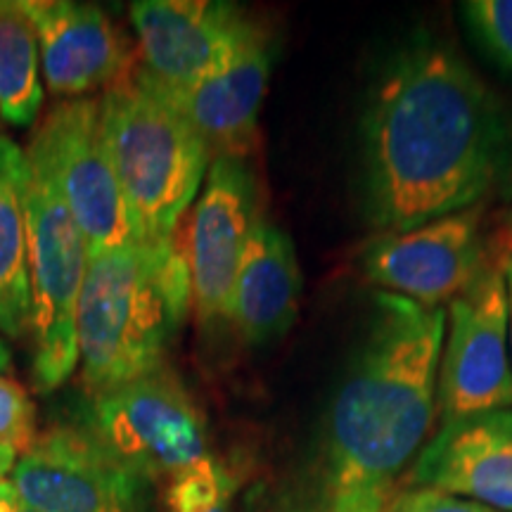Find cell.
Here are the masks:
<instances>
[{"mask_svg": "<svg viewBox=\"0 0 512 512\" xmlns=\"http://www.w3.org/2000/svg\"><path fill=\"white\" fill-rule=\"evenodd\" d=\"M363 216L382 235L458 214L512 178V110L444 41L415 34L370 81L358 121Z\"/></svg>", "mask_w": 512, "mask_h": 512, "instance_id": "cell-1", "label": "cell"}, {"mask_svg": "<svg viewBox=\"0 0 512 512\" xmlns=\"http://www.w3.org/2000/svg\"><path fill=\"white\" fill-rule=\"evenodd\" d=\"M444 306L375 292L323 427L316 512H384L437 418Z\"/></svg>", "mask_w": 512, "mask_h": 512, "instance_id": "cell-2", "label": "cell"}, {"mask_svg": "<svg viewBox=\"0 0 512 512\" xmlns=\"http://www.w3.org/2000/svg\"><path fill=\"white\" fill-rule=\"evenodd\" d=\"M190 306V266L178 230L159 242L88 254L76 306L86 392L102 394L169 366L166 351Z\"/></svg>", "mask_w": 512, "mask_h": 512, "instance_id": "cell-3", "label": "cell"}, {"mask_svg": "<svg viewBox=\"0 0 512 512\" xmlns=\"http://www.w3.org/2000/svg\"><path fill=\"white\" fill-rule=\"evenodd\" d=\"M100 114L140 242L171 238L207 174V145L181 112L147 86L140 69L107 88Z\"/></svg>", "mask_w": 512, "mask_h": 512, "instance_id": "cell-4", "label": "cell"}, {"mask_svg": "<svg viewBox=\"0 0 512 512\" xmlns=\"http://www.w3.org/2000/svg\"><path fill=\"white\" fill-rule=\"evenodd\" d=\"M24 178V228L31 290L34 384L53 392L72 377L79 363L76 306L88 266V245L64 202L53 174L34 152Z\"/></svg>", "mask_w": 512, "mask_h": 512, "instance_id": "cell-5", "label": "cell"}, {"mask_svg": "<svg viewBox=\"0 0 512 512\" xmlns=\"http://www.w3.org/2000/svg\"><path fill=\"white\" fill-rule=\"evenodd\" d=\"M88 430L140 479H169L207 458V425L169 366L91 396Z\"/></svg>", "mask_w": 512, "mask_h": 512, "instance_id": "cell-6", "label": "cell"}, {"mask_svg": "<svg viewBox=\"0 0 512 512\" xmlns=\"http://www.w3.org/2000/svg\"><path fill=\"white\" fill-rule=\"evenodd\" d=\"M27 150L53 174L86 238L88 254L112 252L140 242L107 150L100 100L57 102L38 126Z\"/></svg>", "mask_w": 512, "mask_h": 512, "instance_id": "cell-7", "label": "cell"}, {"mask_svg": "<svg viewBox=\"0 0 512 512\" xmlns=\"http://www.w3.org/2000/svg\"><path fill=\"white\" fill-rule=\"evenodd\" d=\"M437 408L441 422L512 408L505 268L489 264L446 313Z\"/></svg>", "mask_w": 512, "mask_h": 512, "instance_id": "cell-8", "label": "cell"}, {"mask_svg": "<svg viewBox=\"0 0 512 512\" xmlns=\"http://www.w3.org/2000/svg\"><path fill=\"white\" fill-rule=\"evenodd\" d=\"M36 512H145V479L112 456L88 427H50L19 456L15 479Z\"/></svg>", "mask_w": 512, "mask_h": 512, "instance_id": "cell-9", "label": "cell"}, {"mask_svg": "<svg viewBox=\"0 0 512 512\" xmlns=\"http://www.w3.org/2000/svg\"><path fill=\"white\" fill-rule=\"evenodd\" d=\"M259 219V188L247 159L216 157L185 238L192 304L202 325L228 320L242 252Z\"/></svg>", "mask_w": 512, "mask_h": 512, "instance_id": "cell-10", "label": "cell"}, {"mask_svg": "<svg viewBox=\"0 0 512 512\" xmlns=\"http://www.w3.org/2000/svg\"><path fill=\"white\" fill-rule=\"evenodd\" d=\"M489 266L479 207L441 216L406 233L382 235L363 252V273L382 292L441 306Z\"/></svg>", "mask_w": 512, "mask_h": 512, "instance_id": "cell-11", "label": "cell"}, {"mask_svg": "<svg viewBox=\"0 0 512 512\" xmlns=\"http://www.w3.org/2000/svg\"><path fill=\"white\" fill-rule=\"evenodd\" d=\"M143 72L162 88H188L214 72L254 29L247 12L219 0H140L131 5Z\"/></svg>", "mask_w": 512, "mask_h": 512, "instance_id": "cell-12", "label": "cell"}, {"mask_svg": "<svg viewBox=\"0 0 512 512\" xmlns=\"http://www.w3.org/2000/svg\"><path fill=\"white\" fill-rule=\"evenodd\" d=\"M271 64V41L266 31L254 24L214 72L188 88L171 91L147 79L143 69L140 74L152 91L162 95L200 133L211 159H247L259 145V112Z\"/></svg>", "mask_w": 512, "mask_h": 512, "instance_id": "cell-13", "label": "cell"}, {"mask_svg": "<svg viewBox=\"0 0 512 512\" xmlns=\"http://www.w3.org/2000/svg\"><path fill=\"white\" fill-rule=\"evenodd\" d=\"M408 482L512 512V408L441 422Z\"/></svg>", "mask_w": 512, "mask_h": 512, "instance_id": "cell-14", "label": "cell"}, {"mask_svg": "<svg viewBox=\"0 0 512 512\" xmlns=\"http://www.w3.org/2000/svg\"><path fill=\"white\" fill-rule=\"evenodd\" d=\"M36 29L50 93L60 98L110 88L131 72V48L112 19L93 3L22 0Z\"/></svg>", "mask_w": 512, "mask_h": 512, "instance_id": "cell-15", "label": "cell"}, {"mask_svg": "<svg viewBox=\"0 0 512 512\" xmlns=\"http://www.w3.org/2000/svg\"><path fill=\"white\" fill-rule=\"evenodd\" d=\"M302 271L290 235L264 216L254 223L230 299V323L252 347L285 337L297 320Z\"/></svg>", "mask_w": 512, "mask_h": 512, "instance_id": "cell-16", "label": "cell"}, {"mask_svg": "<svg viewBox=\"0 0 512 512\" xmlns=\"http://www.w3.org/2000/svg\"><path fill=\"white\" fill-rule=\"evenodd\" d=\"M24 178L27 157L0 136V332L8 337H22L31 328Z\"/></svg>", "mask_w": 512, "mask_h": 512, "instance_id": "cell-17", "label": "cell"}, {"mask_svg": "<svg viewBox=\"0 0 512 512\" xmlns=\"http://www.w3.org/2000/svg\"><path fill=\"white\" fill-rule=\"evenodd\" d=\"M41 50L22 0H0V119L31 126L41 112Z\"/></svg>", "mask_w": 512, "mask_h": 512, "instance_id": "cell-18", "label": "cell"}, {"mask_svg": "<svg viewBox=\"0 0 512 512\" xmlns=\"http://www.w3.org/2000/svg\"><path fill=\"white\" fill-rule=\"evenodd\" d=\"M233 496L235 477L207 456L166 479L162 505L164 512H230Z\"/></svg>", "mask_w": 512, "mask_h": 512, "instance_id": "cell-19", "label": "cell"}, {"mask_svg": "<svg viewBox=\"0 0 512 512\" xmlns=\"http://www.w3.org/2000/svg\"><path fill=\"white\" fill-rule=\"evenodd\" d=\"M460 12L475 46L512 79V0H467Z\"/></svg>", "mask_w": 512, "mask_h": 512, "instance_id": "cell-20", "label": "cell"}, {"mask_svg": "<svg viewBox=\"0 0 512 512\" xmlns=\"http://www.w3.org/2000/svg\"><path fill=\"white\" fill-rule=\"evenodd\" d=\"M36 437L34 403L17 382L0 375V444H8L17 453H24L29 451Z\"/></svg>", "mask_w": 512, "mask_h": 512, "instance_id": "cell-21", "label": "cell"}, {"mask_svg": "<svg viewBox=\"0 0 512 512\" xmlns=\"http://www.w3.org/2000/svg\"><path fill=\"white\" fill-rule=\"evenodd\" d=\"M384 512H496L484 505L465 501V498L448 496L444 491L425 489V486H413V489L403 491L394 496L392 503L387 505Z\"/></svg>", "mask_w": 512, "mask_h": 512, "instance_id": "cell-22", "label": "cell"}, {"mask_svg": "<svg viewBox=\"0 0 512 512\" xmlns=\"http://www.w3.org/2000/svg\"><path fill=\"white\" fill-rule=\"evenodd\" d=\"M22 510V498L15 482L10 479H0V512H19Z\"/></svg>", "mask_w": 512, "mask_h": 512, "instance_id": "cell-23", "label": "cell"}, {"mask_svg": "<svg viewBox=\"0 0 512 512\" xmlns=\"http://www.w3.org/2000/svg\"><path fill=\"white\" fill-rule=\"evenodd\" d=\"M17 456L19 453L15 451V448L8 444H0V479H5V475H8L10 470H15Z\"/></svg>", "mask_w": 512, "mask_h": 512, "instance_id": "cell-24", "label": "cell"}, {"mask_svg": "<svg viewBox=\"0 0 512 512\" xmlns=\"http://www.w3.org/2000/svg\"><path fill=\"white\" fill-rule=\"evenodd\" d=\"M505 290H508V335H510V358H512V254L505 261Z\"/></svg>", "mask_w": 512, "mask_h": 512, "instance_id": "cell-25", "label": "cell"}, {"mask_svg": "<svg viewBox=\"0 0 512 512\" xmlns=\"http://www.w3.org/2000/svg\"><path fill=\"white\" fill-rule=\"evenodd\" d=\"M8 370H10V351L5 347L3 339H0V375L8 373Z\"/></svg>", "mask_w": 512, "mask_h": 512, "instance_id": "cell-26", "label": "cell"}, {"mask_svg": "<svg viewBox=\"0 0 512 512\" xmlns=\"http://www.w3.org/2000/svg\"><path fill=\"white\" fill-rule=\"evenodd\" d=\"M19 512H36V510H31L29 505H24V503H22V510H19Z\"/></svg>", "mask_w": 512, "mask_h": 512, "instance_id": "cell-27", "label": "cell"}]
</instances>
